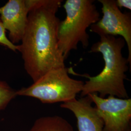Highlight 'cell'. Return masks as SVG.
Returning a JSON list of instances; mask_svg holds the SVG:
<instances>
[{"label":"cell","instance_id":"obj_2","mask_svg":"<svg viewBox=\"0 0 131 131\" xmlns=\"http://www.w3.org/2000/svg\"><path fill=\"white\" fill-rule=\"evenodd\" d=\"M100 37V41L94 44L90 52L101 53L104 67L96 76H84L89 80L84 83L81 96L83 97L90 94L97 93L103 98L107 95L129 98L124 84L129 62L122 53L125 41L122 37L108 35Z\"/></svg>","mask_w":131,"mask_h":131},{"label":"cell","instance_id":"obj_11","mask_svg":"<svg viewBox=\"0 0 131 131\" xmlns=\"http://www.w3.org/2000/svg\"><path fill=\"white\" fill-rule=\"evenodd\" d=\"M6 30L0 20V44L9 49L14 52L19 51V45H16L10 41L5 33Z\"/></svg>","mask_w":131,"mask_h":131},{"label":"cell","instance_id":"obj_7","mask_svg":"<svg viewBox=\"0 0 131 131\" xmlns=\"http://www.w3.org/2000/svg\"><path fill=\"white\" fill-rule=\"evenodd\" d=\"M29 8L28 0H9L0 7L1 21L14 44L21 41L24 36Z\"/></svg>","mask_w":131,"mask_h":131},{"label":"cell","instance_id":"obj_1","mask_svg":"<svg viewBox=\"0 0 131 131\" xmlns=\"http://www.w3.org/2000/svg\"><path fill=\"white\" fill-rule=\"evenodd\" d=\"M60 0H28L29 11L19 46L24 69L34 82L52 69L65 67L58 45L60 20L56 16Z\"/></svg>","mask_w":131,"mask_h":131},{"label":"cell","instance_id":"obj_10","mask_svg":"<svg viewBox=\"0 0 131 131\" xmlns=\"http://www.w3.org/2000/svg\"><path fill=\"white\" fill-rule=\"evenodd\" d=\"M17 96L16 91L6 82L0 80V111L5 109Z\"/></svg>","mask_w":131,"mask_h":131},{"label":"cell","instance_id":"obj_12","mask_svg":"<svg viewBox=\"0 0 131 131\" xmlns=\"http://www.w3.org/2000/svg\"><path fill=\"white\" fill-rule=\"evenodd\" d=\"M116 3L119 8L124 7L128 9H131V0H117Z\"/></svg>","mask_w":131,"mask_h":131},{"label":"cell","instance_id":"obj_3","mask_svg":"<svg viewBox=\"0 0 131 131\" xmlns=\"http://www.w3.org/2000/svg\"><path fill=\"white\" fill-rule=\"evenodd\" d=\"M92 0H67L63 5L66 17L61 21L58 30V45L64 58L76 50L81 43L89 45L87 29L100 19V14Z\"/></svg>","mask_w":131,"mask_h":131},{"label":"cell","instance_id":"obj_8","mask_svg":"<svg viewBox=\"0 0 131 131\" xmlns=\"http://www.w3.org/2000/svg\"><path fill=\"white\" fill-rule=\"evenodd\" d=\"M89 95L62 103L60 107L70 110L76 117L78 131H103V121L99 116Z\"/></svg>","mask_w":131,"mask_h":131},{"label":"cell","instance_id":"obj_5","mask_svg":"<svg viewBox=\"0 0 131 131\" xmlns=\"http://www.w3.org/2000/svg\"><path fill=\"white\" fill-rule=\"evenodd\" d=\"M102 5L103 17L90 26V31L100 36H119L125 40L128 49L127 60L131 64V15L122 13L115 0H99Z\"/></svg>","mask_w":131,"mask_h":131},{"label":"cell","instance_id":"obj_4","mask_svg":"<svg viewBox=\"0 0 131 131\" xmlns=\"http://www.w3.org/2000/svg\"><path fill=\"white\" fill-rule=\"evenodd\" d=\"M69 72L66 67L52 69L31 85L16 91L17 95L37 99L43 103L73 101L82 92L84 83L71 78Z\"/></svg>","mask_w":131,"mask_h":131},{"label":"cell","instance_id":"obj_9","mask_svg":"<svg viewBox=\"0 0 131 131\" xmlns=\"http://www.w3.org/2000/svg\"><path fill=\"white\" fill-rule=\"evenodd\" d=\"M29 131H74V130L65 118L53 116L38 118Z\"/></svg>","mask_w":131,"mask_h":131},{"label":"cell","instance_id":"obj_6","mask_svg":"<svg viewBox=\"0 0 131 131\" xmlns=\"http://www.w3.org/2000/svg\"><path fill=\"white\" fill-rule=\"evenodd\" d=\"M89 95L104 124L103 131H131V99L113 96L103 98L97 93Z\"/></svg>","mask_w":131,"mask_h":131}]
</instances>
